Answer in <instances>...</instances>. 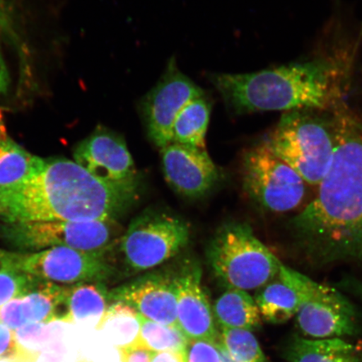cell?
<instances>
[{"instance_id":"obj_1","label":"cell","mask_w":362,"mask_h":362,"mask_svg":"<svg viewBox=\"0 0 362 362\" xmlns=\"http://www.w3.org/2000/svg\"><path fill=\"white\" fill-rule=\"evenodd\" d=\"M332 115V165L313 200L288 221L294 247L315 266L362 262V119L344 101Z\"/></svg>"},{"instance_id":"obj_2","label":"cell","mask_w":362,"mask_h":362,"mask_svg":"<svg viewBox=\"0 0 362 362\" xmlns=\"http://www.w3.org/2000/svg\"><path fill=\"white\" fill-rule=\"evenodd\" d=\"M140 194L139 175L107 182L75 161L38 157L28 177L0 191V219L6 223L117 221L139 202Z\"/></svg>"},{"instance_id":"obj_3","label":"cell","mask_w":362,"mask_h":362,"mask_svg":"<svg viewBox=\"0 0 362 362\" xmlns=\"http://www.w3.org/2000/svg\"><path fill=\"white\" fill-rule=\"evenodd\" d=\"M342 72L328 58L293 62L246 74L208 75L233 115L332 110L342 100Z\"/></svg>"},{"instance_id":"obj_4","label":"cell","mask_w":362,"mask_h":362,"mask_svg":"<svg viewBox=\"0 0 362 362\" xmlns=\"http://www.w3.org/2000/svg\"><path fill=\"white\" fill-rule=\"evenodd\" d=\"M332 110L285 112L264 140L274 155L314 187L325 177L333 160L336 134Z\"/></svg>"},{"instance_id":"obj_5","label":"cell","mask_w":362,"mask_h":362,"mask_svg":"<svg viewBox=\"0 0 362 362\" xmlns=\"http://www.w3.org/2000/svg\"><path fill=\"white\" fill-rule=\"evenodd\" d=\"M206 262L221 286L244 291L264 286L279 275L283 264L250 226L238 221L216 230L206 248Z\"/></svg>"},{"instance_id":"obj_6","label":"cell","mask_w":362,"mask_h":362,"mask_svg":"<svg viewBox=\"0 0 362 362\" xmlns=\"http://www.w3.org/2000/svg\"><path fill=\"white\" fill-rule=\"evenodd\" d=\"M278 277L297 294V321L305 337L341 338L360 332L356 308L338 288L315 282L284 264Z\"/></svg>"},{"instance_id":"obj_7","label":"cell","mask_w":362,"mask_h":362,"mask_svg":"<svg viewBox=\"0 0 362 362\" xmlns=\"http://www.w3.org/2000/svg\"><path fill=\"white\" fill-rule=\"evenodd\" d=\"M117 221H43L6 223L0 238L13 247L40 252L52 247H70L105 257L120 236Z\"/></svg>"},{"instance_id":"obj_8","label":"cell","mask_w":362,"mask_h":362,"mask_svg":"<svg viewBox=\"0 0 362 362\" xmlns=\"http://www.w3.org/2000/svg\"><path fill=\"white\" fill-rule=\"evenodd\" d=\"M191 228L177 216L147 209L131 221L120 239L126 269L132 274L156 268L188 245Z\"/></svg>"},{"instance_id":"obj_9","label":"cell","mask_w":362,"mask_h":362,"mask_svg":"<svg viewBox=\"0 0 362 362\" xmlns=\"http://www.w3.org/2000/svg\"><path fill=\"white\" fill-rule=\"evenodd\" d=\"M242 175L249 197L265 211L285 214L297 209L305 200V180L264 141L244 152Z\"/></svg>"},{"instance_id":"obj_10","label":"cell","mask_w":362,"mask_h":362,"mask_svg":"<svg viewBox=\"0 0 362 362\" xmlns=\"http://www.w3.org/2000/svg\"><path fill=\"white\" fill-rule=\"evenodd\" d=\"M13 268L57 284L105 283L116 268L106 257L70 247H52L36 252H13Z\"/></svg>"},{"instance_id":"obj_11","label":"cell","mask_w":362,"mask_h":362,"mask_svg":"<svg viewBox=\"0 0 362 362\" xmlns=\"http://www.w3.org/2000/svg\"><path fill=\"white\" fill-rule=\"evenodd\" d=\"M204 95L205 92L180 72L175 59H171L161 79L140 102V115L151 141L160 149L173 143L176 117L188 103Z\"/></svg>"},{"instance_id":"obj_12","label":"cell","mask_w":362,"mask_h":362,"mask_svg":"<svg viewBox=\"0 0 362 362\" xmlns=\"http://www.w3.org/2000/svg\"><path fill=\"white\" fill-rule=\"evenodd\" d=\"M174 277L170 272H152L112 289L108 298L125 303L149 320L177 327Z\"/></svg>"},{"instance_id":"obj_13","label":"cell","mask_w":362,"mask_h":362,"mask_svg":"<svg viewBox=\"0 0 362 362\" xmlns=\"http://www.w3.org/2000/svg\"><path fill=\"white\" fill-rule=\"evenodd\" d=\"M76 164L95 177L121 182L137 176L123 136L99 125L74 149Z\"/></svg>"},{"instance_id":"obj_14","label":"cell","mask_w":362,"mask_h":362,"mask_svg":"<svg viewBox=\"0 0 362 362\" xmlns=\"http://www.w3.org/2000/svg\"><path fill=\"white\" fill-rule=\"evenodd\" d=\"M161 158L167 182L181 196L202 198L218 182V170L206 148L171 143L161 149Z\"/></svg>"},{"instance_id":"obj_15","label":"cell","mask_w":362,"mask_h":362,"mask_svg":"<svg viewBox=\"0 0 362 362\" xmlns=\"http://www.w3.org/2000/svg\"><path fill=\"white\" fill-rule=\"evenodd\" d=\"M202 274L196 262H187L175 273L177 327L188 339L220 341L214 310L202 288Z\"/></svg>"},{"instance_id":"obj_16","label":"cell","mask_w":362,"mask_h":362,"mask_svg":"<svg viewBox=\"0 0 362 362\" xmlns=\"http://www.w3.org/2000/svg\"><path fill=\"white\" fill-rule=\"evenodd\" d=\"M66 285L40 279L25 296L0 308V321L16 332L30 323L66 322Z\"/></svg>"},{"instance_id":"obj_17","label":"cell","mask_w":362,"mask_h":362,"mask_svg":"<svg viewBox=\"0 0 362 362\" xmlns=\"http://www.w3.org/2000/svg\"><path fill=\"white\" fill-rule=\"evenodd\" d=\"M288 362H362V350L341 338L293 336L284 351Z\"/></svg>"},{"instance_id":"obj_18","label":"cell","mask_w":362,"mask_h":362,"mask_svg":"<svg viewBox=\"0 0 362 362\" xmlns=\"http://www.w3.org/2000/svg\"><path fill=\"white\" fill-rule=\"evenodd\" d=\"M105 284L99 282L66 285V322L87 325L99 322L108 307Z\"/></svg>"},{"instance_id":"obj_19","label":"cell","mask_w":362,"mask_h":362,"mask_svg":"<svg viewBox=\"0 0 362 362\" xmlns=\"http://www.w3.org/2000/svg\"><path fill=\"white\" fill-rule=\"evenodd\" d=\"M216 322L221 328L252 330L260 327L262 317L253 298L247 291L228 289L212 307Z\"/></svg>"},{"instance_id":"obj_20","label":"cell","mask_w":362,"mask_h":362,"mask_svg":"<svg viewBox=\"0 0 362 362\" xmlns=\"http://www.w3.org/2000/svg\"><path fill=\"white\" fill-rule=\"evenodd\" d=\"M38 157L18 144L8 133L0 110V191L25 180L33 171Z\"/></svg>"},{"instance_id":"obj_21","label":"cell","mask_w":362,"mask_h":362,"mask_svg":"<svg viewBox=\"0 0 362 362\" xmlns=\"http://www.w3.org/2000/svg\"><path fill=\"white\" fill-rule=\"evenodd\" d=\"M212 104L206 94L188 103L176 117L173 143L206 148L205 138L209 125Z\"/></svg>"},{"instance_id":"obj_22","label":"cell","mask_w":362,"mask_h":362,"mask_svg":"<svg viewBox=\"0 0 362 362\" xmlns=\"http://www.w3.org/2000/svg\"><path fill=\"white\" fill-rule=\"evenodd\" d=\"M255 300L266 322L280 325L296 315L298 300L293 289L281 279H273L259 288Z\"/></svg>"},{"instance_id":"obj_23","label":"cell","mask_w":362,"mask_h":362,"mask_svg":"<svg viewBox=\"0 0 362 362\" xmlns=\"http://www.w3.org/2000/svg\"><path fill=\"white\" fill-rule=\"evenodd\" d=\"M139 314L123 302H112L96 325L105 333L116 348L130 345L139 337Z\"/></svg>"},{"instance_id":"obj_24","label":"cell","mask_w":362,"mask_h":362,"mask_svg":"<svg viewBox=\"0 0 362 362\" xmlns=\"http://www.w3.org/2000/svg\"><path fill=\"white\" fill-rule=\"evenodd\" d=\"M139 320V339L148 350L153 353L185 350L188 339L178 327L158 324L140 315Z\"/></svg>"},{"instance_id":"obj_25","label":"cell","mask_w":362,"mask_h":362,"mask_svg":"<svg viewBox=\"0 0 362 362\" xmlns=\"http://www.w3.org/2000/svg\"><path fill=\"white\" fill-rule=\"evenodd\" d=\"M220 342L236 362H268L250 330L221 328Z\"/></svg>"},{"instance_id":"obj_26","label":"cell","mask_w":362,"mask_h":362,"mask_svg":"<svg viewBox=\"0 0 362 362\" xmlns=\"http://www.w3.org/2000/svg\"><path fill=\"white\" fill-rule=\"evenodd\" d=\"M57 321L51 323H30L16 330L18 349L40 356L45 348L57 337Z\"/></svg>"},{"instance_id":"obj_27","label":"cell","mask_w":362,"mask_h":362,"mask_svg":"<svg viewBox=\"0 0 362 362\" xmlns=\"http://www.w3.org/2000/svg\"><path fill=\"white\" fill-rule=\"evenodd\" d=\"M39 280L35 276L13 267L0 271V308L16 298L25 296Z\"/></svg>"},{"instance_id":"obj_28","label":"cell","mask_w":362,"mask_h":362,"mask_svg":"<svg viewBox=\"0 0 362 362\" xmlns=\"http://www.w3.org/2000/svg\"><path fill=\"white\" fill-rule=\"evenodd\" d=\"M220 341L188 339L185 347L187 362H221Z\"/></svg>"},{"instance_id":"obj_29","label":"cell","mask_w":362,"mask_h":362,"mask_svg":"<svg viewBox=\"0 0 362 362\" xmlns=\"http://www.w3.org/2000/svg\"><path fill=\"white\" fill-rule=\"evenodd\" d=\"M120 355L121 362H151L153 352L138 339L130 345L117 348Z\"/></svg>"},{"instance_id":"obj_30","label":"cell","mask_w":362,"mask_h":362,"mask_svg":"<svg viewBox=\"0 0 362 362\" xmlns=\"http://www.w3.org/2000/svg\"><path fill=\"white\" fill-rule=\"evenodd\" d=\"M17 352L15 332L0 321V358L15 356Z\"/></svg>"},{"instance_id":"obj_31","label":"cell","mask_w":362,"mask_h":362,"mask_svg":"<svg viewBox=\"0 0 362 362\" xmlns=\"http://www.w3.org/2000/svg\"><path fill=\"white\" fill-rule=\"evenodd\" d=\"M151 362H187L185 351L153 353Z\"/></svg>"},{"instance_id":"obj_32","label":"cell","mask_w":362,"mask_h":362,"mask_svg":"<svg viewBox=\"0 0 362 362\" xmlns=\"http://www.w3.org/2000/svg\"><path fill=\"white\" fill-rule=\"evenodd\" d=\"M0 31L7 33L8 36H16L13 33L7 0H0Z\"/></svg>"},{"instance_id":"obj_33","label":"cell","mask_w":362,"mask_h":362,"mask_svg":"<svg viewBox=\"0 0 362 362\" xmlns=\"http://www.w3.org/2000/svg\"><path fill=\"white\" fill-rule=\"evenodd\" d=\"M339 287L350 292L362 301V282L354 279H347L339 283Z\"/></svg>"},{"instance_id":"obj_34","label":"cell","mask_w":362,"mask_h":362,"mask_svg":"<svg viewBox=\"0 0 362 362\" xmlns=\"http://www.w3.org/2000/svg\"><path fill=\"white\" fill-rule=\"evenodd\" d=\"M10 83V74H8L6 62L0 54V97L7 93Z\"/></svg>"},{"instance_id":"obj_35","label":"cell","mask_w":362,"mask_h":362,"mask_svg":"<svg viewBox=\"0 0 362 362\" xmlns=\"http://www.w3.org/2000/svg\"><path fill=\"white\" fill-rule=\"evenodd\" d=\"M39 356L30 354L18 349L17 354L0 358V362H37Z\"/></svg>"},{"instance_id":"obj_36","label":"cell","mask_w":362,"mask_h":362,"mask_svg":"<svg viewBox=\"0 0 362 362\" xmlns=\"http://www.w3.org/2000/svg\"><path fill=\"white\" fill-rule=\"evenodd\" d=\"M13 252L0 249V271L13 267Z\"/></svg>"},{"instance_id":"obj_37","label":"cell","mask_w":362,"mask_h":362,"mask_svg":"<svg viewBox=\"0 0 362 362\" xmlns=\"http://www.w3.org/2000/svg\"><path fill=\"white\" fill-rule=\"evenodd\" d=\"M220 352H221V362H236L229 355L228 351L225 349V347L221 345L220 342Z\"/></svg>"}]
</instances>
